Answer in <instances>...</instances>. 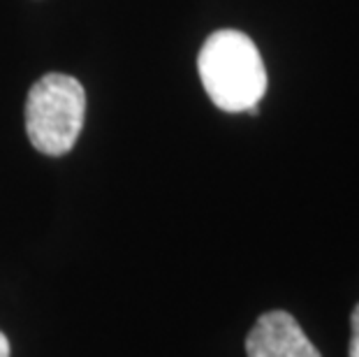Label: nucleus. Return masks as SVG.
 Wrapping results in <instances>:
<instances>
[{
	"label": "nucleus",
	"instance_id": "1",
	"mask_svg": "<svg viewBox=\"0 0 359 357\" xmlns=\"http://www.w3.org/2000/svg\"><path fill=\"white\" fill-rule=\"evenodd\" d=\"M202 86L223 112L257 114L266 90V70L255 42L241 30H216L197 56Z\"/></svg>",
	"mask_w": 359,
	"mask_h": 357
},
{
	"label": "nucleus",
	"instance_id": "2",
	"mask_svg": "<svg viewBox=\"0 0 359 357\" xmlns=\"http://www.w3.org/2000/svg\"><path fill=\"white\" fill-rule=\"evenodd\" d=\"M86 116V90L63 72H49L33 83L26 100L30 144L47 156H65L79 140Z\"/></svg>",
	"mask_w": 359,
	"mask_h": 357
},
{
	"label": "nucleus",
	"instance_id": "5",
	"mask_svg": "<svg viewBox=\"0 0 359 357\" xmlns=\"http://www.w3.org/2000/svg\"><path fill=\"white\" fill-rule=\"evenodd\" d=\"M0 357H10V341L0 332Z\"/></svg>",
	"mask_w": 359,
	"mask_h": 357
},
{
	"label": "nucleus",
	"instance_id": "3",
	"mask_svg": "<svg viewBox=\"0 0 359 357\" xmlns=\"http://www.w3.org/2000/svg\"><path fill=\"white\" fill-rule=\"evenodd\" d=\"M248 357H323L287 311L259 316L246 337Z\"/></svg>",
	"mask_w": 359,
	"mask_h": 357
},
{
	"label": "nucleus",
	"instance_id": "4",
	"mask_svg": "<svg viewBox=\"0 0 359 357\" xmlns=\"http://www.w3.org/2000/svg\"><path fill=\"white\" fill-rule=\"evenodd\" d=\"M350 328H353V337H350V357H359V304L355 307L353 316H350Z\"/></svg>",
	"mask_w": 359,
	"mask_h": 357
}]
</instances>
